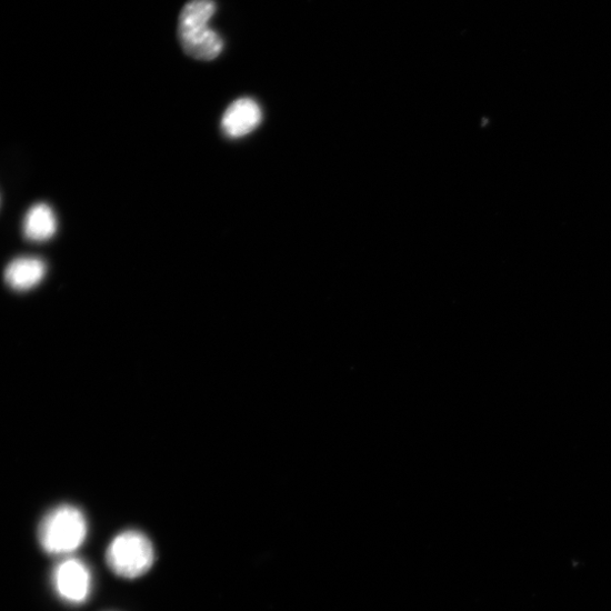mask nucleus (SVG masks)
Wrapping results in <instances>:
<instances>
[{"mask_svg":"<svg viewBox=\"0 0 611 611\" xmlns=\"http://www.w3.org/2000/svg\"><path fill=\"white\" fill-rule=\"evenodd\" d=\"M156 560L151 540L142 532L129 530L119 533L108 545L106 561L118 577L137 579L147 574Z\"/></svg>","mask_w":611,"mask_h":611,"instance_id":"nucleus-3","label":"nucleus"},{"mask_svg":"<svg viewBox=\"0 0 611 611\" xmlns=\"http://www.w3.org/2000/svg\"><path fill=\"white\" fill-rule=\"evenodd\" d=\"M51 584L57 595L66 602H86L92 591V573L89 567L76 558H64L52 570Z\"/></svg>","mask_w":611,"mask_h":611,"instance_id":"nucleus-4","label":"nucleus"},{"mask_svg":"<svg viewBox=\"0 0 611 611\" xmlns=\"http://www.w3.org/2000/svg\"><path fill=\"white\" fill-rule=\"evenodd\" d=\"M216 12L214 0H190L181 10L178 38L183 51L192 58L213 60L221 54L223 39L210 26Z\"/></svg>","mask_w":611,"mask_h":611,"instance_id":"nucleus-1","label":"nucleus"},{"mask_svg":"<svg viewBox=\"0 0 611 611\" xmlns=\"http://www.w3.org/2000/svg\"><path fill=\"white\" fill-rule=\"evenodd\" d=\"M57 231V220L53 211L46 204L34 206L24 220V233L33 241L50 239Z\"/></svg>","mask_w":611,"mask_h":611,"instance_id":"nucleus-7","label":"nucleus"},{"mask_svg":"<svg viewBox=\"0 0 611 611\" xmlns=\"http://www.w3.org/2000/svg\"><path fill=\"white\" fill-rule=\"evenodd\" d=\"M46 270V264L41 260L21 258L8 267L6 281L14 290L27 291L41 282Z\"/></svg>","mask_w":611,"mask_h":611,"instance_id":"nucleus-6","label":"nucleus"},{"mask_svg":"<svg viewBox=\"0 0 611 611\" xmlns=\"http://www.w3.org/2000/svg\"><path fill=\"white\" fill-rule=\"evenodd\" d=\"M88 521L73 505H60L48 512L38 528V540L44 552L52 557L69 558L84 543Z\"/></svg>","mask_w":611,"mask_h":611,"instance_id":"nucleus-2","label":"nucleus"},{"mask_svg":"<svg viewBox=\"0 0 611 611\" xmlns=\"http://www.w3.org/2000/svg\"><path fill=\"white\" fill-rule=\"evenodd\" d=\"M263 119L260 104L251 98H241L232 102L226 110L221 128L230 139H241L253 133Z\"/></svg>","mask_w":611,"mask_h":611,"instance_id":"nucleus-5","label":"nucleus"}]
</instances>
